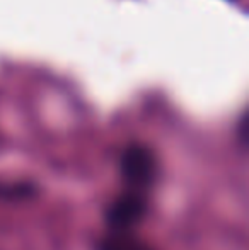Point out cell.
<instances>
[{"label": "cell", "mask_w": 249, "mask_h": 250, "mask_svg": "<svg viewBox=\"0 0 249 250\" xmlns=\"http://www.w3.org/2000/svg\"><path fill=\"white\" fill-rule=\"evenodd\" d=\"M121 175L133 189H143L157 175V158L154 151L143 145H132L121 157Z\"/></svg>", "instance_id": "6da1fadb"}, {"label": "cell", "mask_w": 249, "mask_h": 250, "mask_svg": "<svg viewBox=\"0 0 249 250\" xmlns=\"http://www.w3.org/2000/svg\"><path fill=\"white\" fill-rule=\"evenodd\" d=\"M147 214V201L138 191L123 194L110 206L106 213V221L113 231H128L138 225Z\"/></svg>", "instance_id": "7a4b0ae2"}, {"label": "cell", "mask_w": 249, "mask_h": 250, "mask_svg": "<svg viewBox=\"0 0 249 250\" xmlns=\"http://www.w3.org/2000/svg\"><path fill=\"white\" fill-rule=\"evenodd\" d=\"M99 250H152L145 242L136 238L130 231H113L104 238Z\"/></svg>", "instance_id": "3957f363"}]
</instances>
